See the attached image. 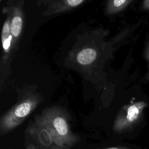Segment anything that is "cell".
<instances>
[{"label":"cell","instance_id":"1","mask_svg":"<svg viewBox=\"0 0 149 149\" xmlns=\"http://www.w3.org/2000/svg\"><path fill=\"white\" fill-rule=\"evenodd\" d=\"M27 133L40 149H72L81 140L72 131L65 112L56 108L37 116Z\"/></svg>","mask_w":149,"mask_h":149},{"label":"cell","instance_id":"2","mask_svg":"<svg viewBox=\"0 0 149 149\" xmlns=\"http://www.w3.org/2000/svg\"><path fill=\"white\" fill-rule=\"evenodd\" d=\"M36 96L29 97L5 113L0 120V134L5 135L20 125L38 104Z\"/></svg>","mask_w":149,"mask_h":149},{"label":"cell","instance_id":"3","mask_svg":"<svg viewBox=\"0 0 149 149\" xmlns=\"http://www.w3.org/2000/svg\"><path fill=\"white\" fill-rule=\"evenodd\" d=\"M147 105L144 101H138L124 107L115 118L113 131L116 133H123L132 128L140 119Z\"/></svg>","mask_w":149,"mask_h":149},{"label":"cell","instance_id":"4","mask_svg":"<svg viewBox=\"0 0 149 149\" xmlns=\"http://www.w3.org/2000/svg\"><path fill=\"white\" fill-rule=\"evenodd\" d=\"M97 56V52L95 49L87 48L81 50L77 55V62L81 65H88L94 62Z\"/></svg>","mask_w":149,"mask_h":149},{"label":"cell","instance_id":"5","mask_svg":"<svg viewBox=\"0 0 149 149\" xmlns=\"http://www.w3.org/2000/svg\"><path fill=\"white\" fill-rule=\"evenodd\" d=\"M132 0H113L109 1L107 5V13L108 14H113L123 10Z\"/></svg>","mask_w":149,"mask_h":149},{"label":"cell","instance_id":"6","mask_svg":"<svg viewBox=\"0 0 149 149\" xmlns=\"http://www.w3.org/2000/svg\"><path fill=\"white\" fill-rule=\"evenodd\" d=\"M23 27V20L20 13L16 11L10 23L11 34L15 38H17L22 31Z\"/></svg>","mask_w":149,"mask_h":149},{"label":"cell","instance_id":"7","mask_svg":"<svg viewBox=\"0 0 149 149\" xmlns=\"http://www.w3.org/2000/svg\"><path fill=\"white\" fill-rule=\"evenodd\" d=\"M10 20L8 19L3 24L2 30V43L6 40L12 34L10 31Z\"/></svg>","mask_w":149,"mask_h":149},{"label":"cell","instance_id":"8","mask_svg":"<svg viewBox=\"0 0 149 149\" xmlns=\"http://www.w3.org/2000/svg\"><path fill=\"white\" fill-rule=\"evenodd\" d=\"M12 35H11L6 40H5L3 42H2V47H3V49L4 52H7L9 51V49L10 48V43H11V41H12Z\"/></svg>","mask_w":149,"mask_h":149},{"label":"cell","instance_id":"9","mask_svg":"<svg viewBox=\"0 0 149 149\" xmlns=\"http://www.w3.org/2000/svg\"><path fill=\"white\" fill-rule=\"evenodd\" d=\"M144 56L146 57V59L148 62V72L147 73V79L148 80H149V40L146 44L145 49H144Z\"/></svg>","mask_w":149,"mask_h":149},{"label":"cell","instance_id":"10","mask_svg":"<svg viewBox=\"0 0 149 149\" xmlns=\"http://www.w3.org/2000/svg\"><path fill=\"white\" fill-rule=\"evenodd\" d=\"M25 149H40L34 143H28L25 145Z\"/></svg>","mask_w":149,"mask_h":149},{"label":"cell","instance_id":"11","mask_svg":"<svg viewBox=\"0 0 149 149\" xmlns=\"http://www.w3.org/2000/svg\"><path fill=\"white\" fill-rule=\"evenodd\" d=\"M142 8L144 10H149V0H145L143 2Z\"/></svg>","mask_w":149,"mask_h":149},{"label":"cell","instance_id":"12","mask_svg":"<svg viewBox=\"0 0 149 149\" xmlns=\"http://www.w3.org/2000/svg\"><path fill=\"white\" fill-rule=\"evenodd\" d=\"M99 149H131V148L126 147L124 146H112V147H107L104 148H99Z\"/></svg>","mask_w":149,"mask_h":149},{"label":"cell","instance_id":"13","mask_svg":"<svg viewBox=\"0 0 149 149\" xmlns=\"http://www.w3.org/2000/svg\"><path fill=\"white\" fill-rule=\"evenodd\" d=\"M8 149H11V148H8Z\"/></svg>","mask_w":149,"mask_h":149}]
</instances>
